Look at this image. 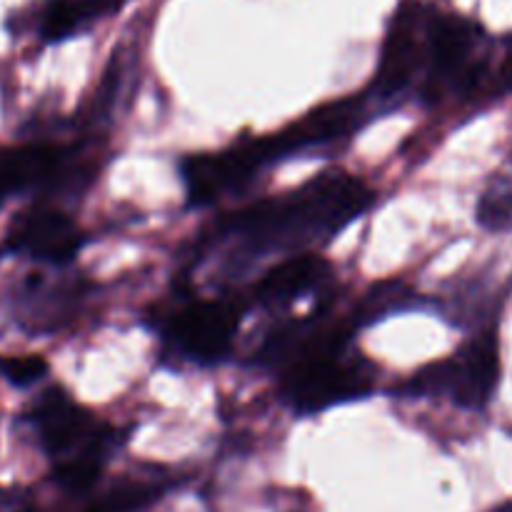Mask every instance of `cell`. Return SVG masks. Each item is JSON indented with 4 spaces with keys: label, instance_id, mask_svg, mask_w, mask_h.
<instances>
[{
    "label": "cell",
    "instance_id": "obj_1",
    "mask_svg": "<svg viewBox=\"0 0 512 512\" xmlns=\"http://www.w3.org/2000/svg\"><path fill=\"white\" fill-rule=\"evenodd\" d=\"M373 200V188L363 178L345 170H325L290 193L225 215L215 225L213 238L233 243L240 258L303 250L328 243L360 218Z\"/></svg>",
    "mask_w": 512,
    "mask_h": 512
},
{
    "label": "cell",
    "instance_id": "obj_2",
    "mask_svg": "<svg viewBox=\"0 0 512 512\" xmlns=\"http://www.w3.org/2000/svg\"><path fill=\"white\" fill-rule=\"evenodd\" d=\"M500 380V348L495 330H483L453 355L410 375L400 393L410 398H445L465 410H483Z\"/></svg>",
    "mask_w": 512,
    "mask_h": 512
},
{
    "label": "cell",
    "instance_id": "obj_3",
    "mask_svg": "<svg viewBox=\"0 0 512 512\" xmlns=\"http://www.w3.org/2000/svg\"><path fill=\"white\" fill-rule=\"evenodd\" d=\"M483 38V30L473 20L433 10L428 68L418 90L423 103H443L450 95L465 93L478 83Z\"/></svg>",
    "mask_w": 512,
    "mask_h": 512
},
{
    "label": "cell",
    "instance_id": "obj_4",
    "mask_svg": "<svg viewBox=\"0 0 512 512\" xmlns=\"http://www.w3.org/2000/svg\"><path fill=\"white\" fill-rule=\"evenodd\" d=\"M243 305L230 298H198L180 305L163 323V345L175 358L215 365L230 353Z\"/></svg>",
    "mask_w": 512,
    "mask_h": 512
},
{
    "label": "cell",
    "instance_id": "obj_5",
    "mask_svg": "<svg viewBox=\"0 0 512 512\" xmlns=\"http://www.w3.org/2000/svg\"><path fill=\"white\" fill-rule=\"evenodd\" d=\"M433 10L425 3H405L395 13L385 35L370 100L393 105L410 90H420L428 68Z\"/></svg>",
    "mask_w": 512,
    "mask_h": 512
},
{
    "label": "cell",
    "instance_id": "obj_6",
    "mask_svg": "<svg viewBox=\"0 0 512 512\" xmlns=\"http://www.w3.org/2000/svg\"><path fill=\"white\" fill-rule=\"evenodd\" d=\"M278 160H283V150L273 133L265 138L240 140L220 153L193 155L180 163V175H183L190 205L203 208L223 195L243 190L255 175Z\"/></svg>",
    "mask_w": 512,
    "mask_h": 512
},
{
    "label": "cell",
    "instance_id": "obj_7",
    "mask_svg": "<svg viewBox=\"0 0 512 512\" xmlns=\"http://www.w3.org/2000/svg\"><path fill=\"white\" fill-rule=\"evenodd\" d=\"M28 420L45 453L58 463L83 455L105 458L113 443V430L80 408L63 388L45 390L30 408Z\"/></svg>",
    "mask_w": 512,
    "mask_h": 512
},
{
    "label": "cell",
    "instance_id": "obj_8",
    "mask_svg": "<svg viewBox=\"0 0 512 512\" xmlns=\"http://www.w3.org/2000/svg\"><path fill=\"white\" fill-rule=\"evenodd\" d=\"M83 230L73 218L53 208H30L13 220L8 250L48 265H68L83 248Z\"/></svg>",
    "mask_w": 512,
    "mask_h": 512
},
{
    "label": "cell",
    "instance_id": "obj_9",
    "mask_svg": "<svg viewBox=\"0 0 512 512\" xmlns=\"http://www.w3.org/2000/svg\"><path fill=\"white\" fill-rule=\"evenodd\" d=\"M330 278V265L315 253L290 255L283 263L270 268L255 283L253 300L265 308H280L293 300L303 298L310 290L320 288Z\"/></svg>",
    "mask_w": 512,
    "mask_h": 512
},
{
    "label": "cell",
    "instance_id": "obj_10",
    "mask_svg": "<svg viewBox=\"0 0 512 512\" xmlns=\"http://www.w3.org/2000/svg\"><path fill=\"white\" fill-rule=\"evenodd\" d=\"M478 223L493 233H512V170L493 178L480 195Z\"/></svg>",
    "mask_w": 512,
    "mask_h": 512
},
{
    "label": "cell",
    "instance_id": "obj_11",
    "mask_svg": "<svg viewBox=\"0 0 512 512\" xmlns=\"http://www.w3.org/2000/svg\"><path fill=\"white\" fill-rule=\"evenodd\" d=\"M0 373L15 388H30L48 375V363L38 355H13L0 360Z\"/></svg>",
    "mask_w": 512,
    "mask_h": 512
},
{
    "label": "cell",
    "instance_id": "obj_12",
    "mask_svg": "<svg viewBox=\"0 0 512 512\" xmlns=\"http://www.w3.org/2000/svg\"><path fill=\"white\" fill-rule=\"evenodd\" d=\"M88 512H110V508H108V503H105V500H100V503L95 505V508H90Z\"/></svg>",
    "mask_w": 512,
    "mask_h": 512
}]
</instances>
